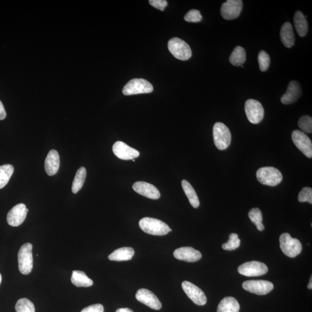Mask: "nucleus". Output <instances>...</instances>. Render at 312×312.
Wrapping results in <instances>:
<instances>
[{"label": "nucleus", "mask_w": 312, "mask_h": 312, "mask_svg": "<svg viewBox=\"0 0 312 312\" xmlns=\"http://www.w3.org/2000/svg\"><path fill=\"white\" fill-rule=\"evenodd\" d=\"M6 117V113L4 105H3L2 102L0 101V120H5Z\"/></svg>", "instance_id": "58836bf2"}, {"label": "nucleus", "mask_w": 312, "mask_h": 312, "mask_svg": "<svg viewBox=\"0 0 312 312\" xmlns=\"http://www.w3.org/2000/svg\"><path fill=\"white\" fill-rule=\"evenodd\" d=\"M116 312H134L129 308H120L116 311Z\"/></svg>", "instance_id": "ea45409f"}, {"label": "nucleus", "mask_w": 312, "mask_h": 312, "mask_svg": "<svg viewBox=\"0 0 312 312\" xmlns=\"http://www.w3.org/2000/svg\"><path fill=\"white\" fill-rule=\"evenodd\" d=\"M104 308L101 304H95L86 307L81 312H104Z\"/></svg>", "instance_id": "4c0bfd02"}, {"label": "nucleus", "mask_w": 312, "mask_h": 312, "mask_svg": "<svg viewBox=\"0 0 312 312\" xmlns=\"http://www.w3.org/2000/svg\"><path fill=\"white\" fill-rule=\"evenodd\" d=\"M33 245L26 243L19 250L18 255L19 269L22 274L28 275L33 268Z\"/></svg>", "instance_id": "7ed1b4c3"}, {"label": "nucleus", "mask_w": 312, "mask_h": 312, "mask_svg": "<svg viewBox=\"0 0 312 312\" xmlns=\"http://www.w3.org/2000/svg\"><path fill=\"white\" fill-rule=\"evenodd\" d=\"M247 119L251 123L259 124L264 117V109L261 103L256 99H247L244 105Z\"/></svg>", "instance_id": "6e6552de"}, {"label": "nucleus", "mask_w": 312, "mask_h": 312, "mask_svg": "<svg viewBox=\"0 0 312 312\" xmlns=\"http://www.w3.org/2000/svg\"><path fill=\"white\" fill-rule=\"evenodd\" d=\"M294 24L298 35L301 37L305 36L308 31V23L303 13L301 11L295 13Z\"/></svg>", "instance_id": "b1692460"}, {"label": "nucleus", "mask_w": 312, "mask_h": 312, "mask_svg": "<svg viewBox=\"0 0 312 312\" xmlns=\"http://www.w3.org/2000/svg\"><path fill=\"white\" fill-rule=\"evenodd\" d=\"M182 186L185 192V194L189 199L190 203L192 207L197 208L199 206V199L194 188L188 181L186 180H183L182 182Z\"/></svg>", "instance_id": "a878e982"}, {"label": "nucleus", "mask_w": 312, "mask_h": 312, "mask_svg": "<svg viewBox=\"0 0 312 312\" xmlns=\"http://www.w3.org/2000/svg\"><path fill=\"white\" fill-rule=\"evenodd\" d=\"M214 143L218 150H224L230 146L231 134L229 128L220 122L215 124L213 128Z\"/></svg>", "instance_id": "20e7f679"}, {"label": "nucleus", "mask_w": 312, "mask_h": 312, "mask_svg": "<svg viewBox=\"0 0 312 312\" xmlns=\"http://www.w3.org/2000/svg\"><path fill=\"white\" fill-rule=\"evenodd\" d=\"M71 281L73 285L78 288H88L93 285L92 280L85 272L80 271H73Z\"/></svg>", "instance_id": "393cba45"}, {"label": "nucleus", "mask_w": 312, "mask_h": 312, "mask_svg": "<svg viewBox=\"0 0 312 312\" xmlns=\"http://www.w3.org/2000/svg\"><path fill=\"white\" fill-rule=\"evenodd\" d=\"M1 281H2V276H1V273H0V285H1Z\"/></svg>", "instance_id": "79ce46f5"}, {"label": "nucleus", "mask_w": 312, "mask_h": 312, "mask_svg": "<svg viewBox=\"0 0 312 312\" xmlns=\"http://www.w3.org/2000/svg\"><path fill=\"white\" fill-rule=\"evenodd\" d=\"M245 290L259 295L268 294L273 289V285L271 282L266 281H247L242 284Z\"/></svg>", "instance_id": "ddd939ff"}, {"label": "nucleus", "mask_w": 312, "mask_h": 312, "mask_svg": "<svg viewBox=\"0 0 312 312\" xmlns=\"http://www.w3.org/2000/svg\"><path fill=\"white\" fill-rule=\"evenodd\" d=\"M141 229L152 236H163L170 232V228L165 222L152 217H144L140 221Z\"/></svg>", "instance_id": "f257e3e1"}, {"label": "nucleus", "mask_w": 312, "mask_h": 312, "mask_svg": "<svg viewBox=\"0 0 312 312\" xmlns=\"http://www.w3.org/2000/svg\"><path fill=\"white\" fill-rule=\"evenodd\" d=\"M134 191L144 197L152 199L160 197V192L157 188L150 183L144 182H137L133 186Z\"/></svg>", "instance_id": "a211bd4d"}, {"label": "nucleus", "mask_w": 312, "mask_h": 312, "mask_svg": "<svg viewBox=\"0 0 312 312\" xmlns=\"http://www.w3.org/2000/svg\"><path fill=\"white\" fill-rule=\"evenodd\" d=\"M168 47L170 52L176 59L188 60L192 57L191 47L185 41L179 38H171L168 41Z\"/></svg>", "instance_id": "423d86ee"}, {"label": "nucleus", "mask_w": 312, "mask_h": 312, "mask_svg": "<svg viewBox=\"0 0 312 312\" xmlns=\"http://www.w3.org/2000/svg\"><path fill=\"white\" fill-rule=\"evenodd\" d=\"M279 242L282 252L291 258H294L301 252L302 247L300 241L293 239L288 233L282 234L279 238Z\"/></svg>", "instance_id": "39448f33"}, {"label": "nucleus", "mask_w": 312, "mask_h": 312, "mask_svg": "<svg viewBox=\"0 0 312 312\" xmlns=\"http://www.w3.org/2000/svg\"><path fill=\"white\" fill-rule=\"evenodd\" d=\"M183 291L196 305L202 306L207 303V298L203 291L192 283L184 281L182 284Z\"/></svg>", "instance_id": "9b49d317"}, {"label": "nucleus", "mask_w": 312, "mask_h": 312, "mask_svg": "<svg viewBox=\"0 0 312 312\" xmlns=\"http://www.w3.org/2000/svg\"><path fill=\"white\" fill-rule=\"evenodd\" d=\"M298 126L303 133H312V119L310 116L305 115L298 121Z\"/></svg>", "instance_id": "473e14b6"}, {"label": "nucleus", "mask_w": 312, "mask_h": 312, "mask_svg": "<svg viewBox=\"0 0 312 312\" xmlns=\"http://www.w3.org/2000/svg\"><path fill=\"white\" fill-rule=\"evenodd\" d=\"M256 176L260 183L269 186H277L283 180L281 171L272 167H265L259 169Z\"/></svg>", "instance_id": "f03ea898"}, {"label": "nucleus", "mask_w": 312, "mask_h": 312, "mask_svg": "<svg viewBox=\"0 0 312 312\" xmlns=\"http://www.w3.org/2000/svg\"><path fill=\"white\" fill-rule=\"evenodd\" d=\"M298 201L300 202H308L312 204V189L311 188L305 187L302 189L299 193Z\"/></svg>", "instance_id": "f704fd0d"}, {"label": "nucleus", "mask_w": 312, "mask_h": 312, "mask_svg": "<svg viewBox=\"0 0 312 312\" xmlns=\"http://www.w3.org/2000/svg\"><path fill=\"white\" fill-rule=\"evenodd\" d=\"M60 156L56 150H51L45 162V169L49 176L55 175L59 169Z\"/></svg>", "instance_id": "aec40b11"}, {"label": "nucleus", "mask_w": 312, "mask_h": 312, "mask_svg": "<svg viewBox=\"0 0 312 312\" xmlns=\"http://www.w3.org/2000/svg\"><path fill=\"white\" fill-rule=\"evenodd\" d=\"M302 95L301 85L297 81L292 80L289 82L287 91L281 98V102L284 105L291 104L297 101Z\"/></svg>", "instance_id": "6ab92c4d"}, {"label": "nucleus", "mask_w": 312, "mask_h": 312, "mask_svg": "<svg viewBox=\"0 0 312 312\" xmlns=\"http://www.w3.org/2000/svg\"><path fill=\"white\" fill-rule=\"evenodd\" d=\"M249 217L253 223L256 224L257 230L262 231L265 229L263 224V215L259 208H253L249 212Z\"/></svg>", "instance_id": "c756f323"}, {"label": "nucleus", "mask_w": 312, "mask_h": 312, "mask_svg": "<svg viewBox=\"0 0 312 312\" xmlns=\"http://www.w3.org/2000/svg\"><path fill=\"white\" fill-rule=\"evenodd\" d=\"M292 140L296 147L308 158L312 157V143L310 138L300 130H295L291 135Z\"/></svg>", "instance_id": "9d476101"}, {"label": "nucleus", "mask_w": 312, "mask_h": 312, "mask_svg": "<svg viewBox=\"0 0 312 312\" xmlns=\"http://www.w3.org/2000/svg\"><path fill=\"white\" fill-rule=\"evenodd\" d=\"M240 305L236 298L227 297L222 300L218 304L217 312H239Z\"/></svg>", "instance_id": "5701e85b"}, {"label": "nucleus", "mask_w": 312, "mask_h": 312, "mask_svg": "<svg viewBox=\"0 0 312 312\" xmlns=\"http://www.w3.org/2000/svg\"><path fill=\"white\" fill-rule=\"evenodd\" d=\"M137 300L154 310H160L162 303L157 296L152 291L145 288L140 289L136 295Z\"/></svg>", "instance_id": "2eb2a0df"}, {"label": "nucleus", "mask_w": 312, "mask_h": 312, "mask_svg": "<svg viewBox=\"0 0 312 312\" xmlns=\"http://www.w3.org/2000/svg\"><path fill=\"white\" fill-rule=\"evenodd\" d=\"M238 271L240 274L247 277H255L266 274L268 269L265 264L253 261L243 264L239 266Z\"/></svg>", "instance_id": "1a4fd4ad"}, {"label": "nucleus", "mask_w": 312, "mask_h": 312, "mask_svg": "<svg viewBox=\"0 0 312 312\" xmlns=\"http://www.w3.org/2000/svg\"><path fill=\"white\" fill-rule=\"evenodd\" d=\"M134 250L130 247H123L118 249L112 252L108 256L111 261L123 262L128 261L133 258L134 255Z\"/></svg>", "instance_id": "4be33fe9"}, {"label": "nucleus", "mask_w": 312, "mask_h": 312, "mask_svg": "<svg viewBox=\"0 0 312 312\" xmlns=\"http://www.w3.org/2000/svg\"><path fill=\"white\" fill-rule=\"evenodd\" d=\"M153 87L147 80L143 78L131 79L125 85L123 89L125 96H131L152 93Z\"/></svg>", "instance_id": "0eeeda50"}, {"label": "nucleus", "mask_w": 312, "mask_h": 312, "mask_svg": "<svg viewBox=\"0 0 312 312\" xmlns=\"http://www.w3.org/2000/svg\"><path fill=\"white\" fill-rule=\"evenodd\" d=\"M240 244V240L239 239V236L236 233L230 234L229 240L227 243L222 245L224 250H234L239 247Z\"/></svg>", "instance_id": "2f4dec72"}, {"label": "nucleus", "mask_w": 312, "mask_h": 312, "mask_svg": "<svg viewBox=\"0 0 312 312\" xmlns=\"http://www.w3.org/2000/svg\"><path fill=\"white\" fill-rule=\"evenodd\" d=\"M133 162H135V160H134V159H133Z\"/></svg>", "instance_id": "37998d69"}, {"label": "nucleus", "mask_w": 312, "mask_h": 312, "mask_svg": "<svg viewBox=\"0 0 312 312\" xmlns=\"http://www.w3.org/2000/svg\"><path fill=\"white\" fill-rule=\"evenodd\" d=\"M114 153L119 159L123 160H133L140 156V152L126 144L117 141L112 147Z\"/></svg>", "instance_id": "dca6fc26"}, {"label": "nucleus", "mask_w": 312, "mask_h": 312, "mask_svg": "<svg viewBox=\"0 0 312 312\" xmlns=\"http://www.w3.org/2000/svg\"><path fill=\"white\" fill-rule=\"evenodd\" d=\"M185 20L188 22H192V23H198L201 22L202 17L200 12L196 9H192L189 11L185 16Z\"/></svg>", "instance_id": "c9c22d12"}, {"label": "nucleus", "mask_w": 312, "mask_h": 312, "mask_svg": "<svg viewBox=\"0 0 312 312\" xmlns=\"http://www.w3.org/2000/svg\"><path fill=\"white\" fill-rule=\"evenodd\" d=\"M281 38L283 44L286 48H290L295 44V35L293 28L289 22H286L282 25L281 30Z\"/></svg>", "instance_id": "412c9836"}, {"label": "nucleus", "mask_w": 312, "mask_h": 312, "mask_svg": "<svg viewBox=\"0 0 312 312\" xmlns=\"http://www.w3.org/2000/svg\"><path fill=\"white\" fill-rule=\"evenodd\" d=\"M17 312H35L34 305L27 298H22L18 300L15 305Z\"/></svg>", "instance_id": "7c9ffc66"}, {"label": "nucleus", "mask_w": 312, "mask_h": 312, "mask_svg": "<svg viewBox=\"0 0 312 312\" xmlns=\"http://www.w3.org/2000/svg\"><path fill=\"white\" fill-rule=\"evenodd\" d=\"M246 60V51L241 47H237L234 49L230 57V62L234 66H241L245 63Z\"/></svg>", "instance_id": "bb28decb"}, {"label": "nucleus", "mask_w": 312, "mask_h": 312, "mask_svg": "<svg viewBox=\"0 0 312 312\" xmlns=\"http://www.w3.org/2000/svg\"><path fill=\"white\" fill-rule=\"evenodd\" d=\"M243 8L241 0H227L221 7V15L226 20H233L239 17Z\"/></svg>", "instance_id": "f8f14e48"}, {"label": "nucleus", "mask_w": 312, "mask_h": 312, "mask_svg": "<svg viewBox=\"0 0 312 312\" xmlns=\"http://www.w3.org/2000/svg\"><path fill=\"white\" fill-rule=\"evenodd\" d=\"M259 64L260 70L262 72H265L268 69L271 60L269 54L264 50L260 51L258 56Z\"/></svg>", "instance_id": "72a5a7b5"}, {"label": "nucleus", "mask_w": 312, "mask_h": 312, "mask_svg": "<svg viewBox=\"0 0 312 312\" xmlns=\"http://www.w3.org/2000/svg\"><path fill=\"white\" fill-rule=\"evenodd\" d=\"M312 278L311 276V279H310V283H309L308 286V288L309 289H312Z\"/></svg>", "instance_id": "a19ab883"}, {"label": "nucleus", "mask_w": 312, "mask_h": 312, "mask_svg": "<svg viewBox=\"0 0 312 312\" xmlns=\"http://www.w3.org/2000/svg\"><path fill=\"white\" fill-rule=\"evenodd\" d=\"M86 177V168L85 167H80L76 173L75 178H74L72 183V192L74 194H76L82 188L85 182Z\"/></svg>", "instance_id": "cd10ccee"}, {"label": "nucleus", "mask_w": 312, "mask_h": 312, "mask_svg": "<svg viewBox=\"0 0 312 312\" xmlns=\"http://www.w3.org/2000/svg\"><path fill=\"white\" fill-rule=\"evenodd\" d=\"M150 4L160 11H164L166 8L168 3L166 0H150L149 1Z\"/></svg>", "instance_id": "e433bc0d"}, {"label": "nucleus", "mask_w": 312, "mask_h": 312, "mask_svg": "<svg viewBox=\"0 0 312 312\" xmlns=\"http://www.w3.org/2000/svg\"><path fill=\"white\" fill-rule=\"evenodd\" d=\"M14 172V168L12 165L0 166V189L4 188L7 185Z\"/></svg>", "instance_id": "c85d7f7f"}, {"label": "nucleus", "mask_w": 312, "mask_h": 312, "mask_svg": "<svg viewBox=\"0 0 312 312\" xmlns=\"http://www.w3.org/2000/svg\"><path fill=\"white\" fill-rule=\"evenodd\" d=\"M28 211L26 206L24 204L15 205L9 211L6 217L8 224L12 227L20 226L26 218Z\"/></svg>", "instance_id": "4468645a"}, {"label": "nucleus", "mask_w": 312, "mask_h": 312, "mask_svg": "<svg viewBox=\"0 0 312 312\" xmlns=\"http://www.w3.org/2000/svg\"><path fill=\"white\" fill-rule=\"evenodd\" d=\"M173 256L176 259L189 263L198 262L202 257L201 252L192 247H182L177 249L173 252Z\"/></svg>", "instance_id": "f3484780"}]
</instances>
